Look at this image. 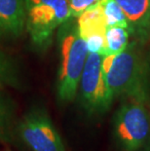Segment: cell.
<instances>
[{
    "label": "cell",
    "mask_w": 150,
    "mask_h": 151,
    "mask_svg": "<svg viewBox=\"0 0 150 151\" xmlns=\"http://www.w3.org/2000/svg\"><path fill=\"white\" fill-rule=\"evenodd\" d=\"M103 72L113 101L117 98L147 104L150 86L147 65L136 49L128 45L122 53L103 57Z\"/></svg>",
    "instance_id": "obj_1"
},
{
    "label": "cell",
    "mask_w": 150,
    "mask_h": 151,
    "mask_svg": "<svg viewBox=\"0 0 150 151\" xmlns=\"http://www.w3.org/2000/svg\"><path fill=\"white\" fill-rule=\"evenodd\" d=\"M60 47V68L57 92L60 101L66 104L74 101L79 82L88 57L86 42L80 36L77 24L65 22L58 33Z\"/></svg>",
    "instance_id": "obj_2"
},
{
    "label": "cell",
    "mask_w": 150,
    "mask_h": 151,
    "mask_svg": "<svg viewBox=\"0 0 150 151\" xmlns=\"http://www.w3.org/2000/svg\"><path fill=\"white\" fill-rule=\"evenodd\" d=\"M145 104L127 99L114 115V137L122 151H143L149 145L150 117Z\"/></svg>",
    "instance_id": "obj_3"
},
{
    "label": "cell",
    "mask_w": 150,
    "mask_h": 151,
    "mask_svg": "<svg viewBox=\"0 0 150 151\" xmlns=\"http://www.w3.org/2000/svg\"><path fill=\"white\" fill-rule=\"evenodd\" d=\"M24 7L25 27L38 46L47 44L54 31L71 18L68 0H24Z\"/></svg>",
    "instance_id": "obj_4"
},
{
    "label": "cell",
    "mask_w": 150,
    "mask_h": 151,
    "mask_svg": "<svg viewBox=\"0 0 150 151\" xmlns=\"http://www.w3.org/2000/svg\"><path fill=\"white\" fill-rule=\"evenodd\" d=\"M101 63L100 54L89 53L79 82L80 102L91 115L105 113L113 101L105 83Z\"/></svg>",
    "instance_id": "obj_5"
},
{
    "label": "cell",
    "mask_w": 150,
    "mask_h": 151,
    "mask_svg": "<svg viewBox=\"0 0 150 151\" xmlns=\"http://www.w3.org/2000/svg\"><path fill=\"white\" fill-rule=\"evenodd\" d=\"M18 133L32 151H65V145L45 109H30L18 125Z\"/></svg>",
    "instance_id": "obj_6"
},
{
    "label": "cell",
    "mask_w": 150,
    "mask_h": 151,
    "mask_svg": "<svg viewBox=\"0 0 150 151\" xmlns=\"http://www.w3.org/2000/svg\"><path fill=\"white\" fill-rule=\"evenodd\" d=\"M80 36L86 42L89 53H98L103 56L106 47V21L100 2L77 18Z\"/></svg>",
    "instance_id": "obj_7"
},
{
    "label": "cell",
    "mask_w": 150,
    "mask_h": 151,
    "mask_svg": "<svg viewBox=\"0 0 150 151\" xmlns=\"http://www.w3.org/2000/svg\"><path fill=\"white\" fill-rule=\"evenodd\" d=\"M125 14L128 29L139 41L150 36V0H115Z\"/></svg>",
    "instance_id": "obj_8"
},
{
    "label": "cell",
    "mask_w": 150,
    "mask_h": 151,
    "mask_svg": "<svg viewBox=\"0 0 150 151\" xmlns=\"http://www.w3.org/2000/svg\"><path fill=\"white\" fill-rule=\"evenodd\" d=\"M24 27V0H0V38L17 37Z\"/></svg>",
    "instance_id": "obj_9"
},
{
    "label": "cell",
    "mask_w": 150,
    "mask_h": 151,
    "mask_svg": "<svg viewBox=\"0 0 150 151\" xmlns=\"http://www.w3.org/2000/svg\"><path fill=\"white\" fill-rule=\"evenodd\" d=\"M15 106L8 96L0 90V141L12 143L15 140Z\"/></svg>",
    "instance_id": "obj_10"
},
{
    "label": "cell",
    "mask_w": 150,
    "mask_h": 151,
    "mask_svg": "<svg viewBox=\"0 0 150 151\" xmlns=\"http://www.w3.org/2000/svg\"><path fill=\"white\" fill-rule=\"evenodd\" d=\"M130 31L122 27H107L105 32L106 47L103 56L122 53L129 45Z\"/></svg>",
    "instance_id": "obj_11"
},
{
    "label": "cell",
    "mask_w": 150,
    "mask_h": 151,
    "mask_svg": "<svg viewBox=\"0 0 150 151\" xmlns=\"http://www.w3.org/2000/svg\"><path fill=\"white\" fill-rule=\"evenodd\" d=\"M107 27H122L128 28V21L123 10L115 0H100Z\"/></svg>",
    "instance_id": "obj_12"
},
{
    "label": "cell",
    "mask_w": 150,
    "mask_h": 151,
    "mask_svg": "<svg viewBox=\"0 0 150 151\" xmlns=\"http://www.w3.org/2000/svg\"><path fill=\"white\" fill-rule=\"evenodd\" d=\"M17 84V76L8 60L0 56V88L5 85L15 86Z\"/></svg>",
    "instance_id": "obj_13"
},
{
    "label": "cell",
    "mask_w": 150,
    "mask_h": 151,
    "mask_svg": "<svg viewBox=\"0 0 150 151\" xmlns=\"http://www.w3.org/2000/svg\"><path fill=\"white\" fill-rule=\"evenodd\" d=\"M100 2V0H68L71 18H78L85 11L89 10Z\"/></svg>",
    "instance_id": "obj_14"
}]
</instances>
